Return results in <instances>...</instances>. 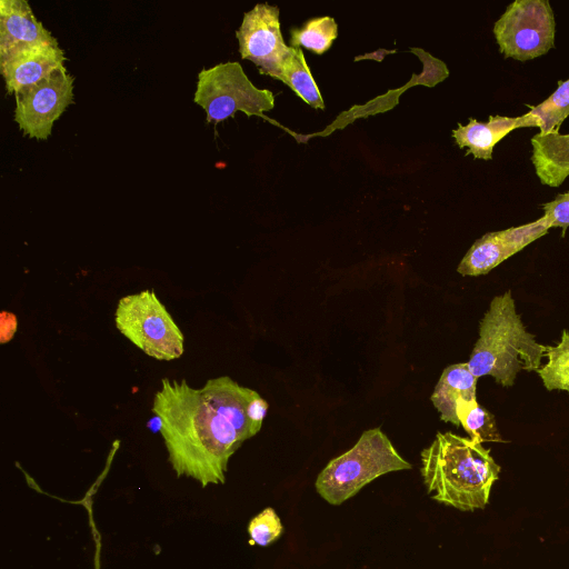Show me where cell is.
Listing matches in <instances>:
<instances>
[{"instance_id": "6da1fadb", "label": "cell", "mask_w": 569, "mask_h": 569, "mask_svg": "<svg viewBox=\"0 0 569 569\" xmlns=\"http://www.w3.org/2000/svg\"><path fill=\"white\" fill-rule=\"evenodd\" d=\"M254 393L228 376L211 378L199 389L186 379L161 380L151 410L178 477L202 487L224 483L229 459L258 433L247 415Z\"/></svg>"}, {"instance_id": "7a4b0ae2", "label": "cell", "mask_w": 569, "mask_h": 569, "mask_svg": "<svg viewBox=\"0 0 569 569\" xmlns=\"http://www.w3.org/2000/svg\"><path fill=\"white\" fill-rule=\"evenodd\" d=\"M500 466L470 438L438 432L421 451V476L431 499L460 511L485 509Z\"/></svg>"}, {"instance_id": "3957f363", "label": "cell", "mask_w": 569, "mask_h": 569, "mask_svg": "<svg viewBox=\"0 0 569 569\" xmlns=\"http://www.w3.org/2000/svg\"><path fill=\"white\" fill-rule=\"evenodd\" d=\"M546 352L547 346L526 329L508 290L491 300L467 363L477 378L491 376L511 387L520 371H538Z\"/></svg>"}, {"instance_id": "277c9868", "label": "cell", "mask_w": 569, "mask_h": 569, "mask_svg": "<svg viewBox=\"0 0 569 569\" xmlns=\"http://www.w3.org/2000/svg\"><path fill=\"white\" fill-rule=\"evenodd\" d=\"M411 469L380 428L363 431L356 445L331 459L317 476V492L339 506L380 476Z\"/></svg>"}, {"instance_id": "5b68a950", "label": "cell", "mask_w": 569, "mask_h": 569, "mask_svg": "<svg viewBox=\"0 0 569 569\" xmlns=\"http://www.w3.org/2000/svg\"><path fill=\"white\" fill-rule=\"evenodd\" d=\"M114 322L118 330L149 357L170 361L183 353V335L153 290L122 297Z\"/></svg>"}, {"instance_id": "8992f818", "label": "cell", "mask_w": 569, "mask_h": 569, "mask_svg": "<svg viewBox=\"0 0 569 569\" xmlns=\"http://www.w3.org/2000/svg\"><path fill=\"white\" fill-rule=\"evenodd\" d=\"M194 102L206 111L207 122L218 123L242 111L261 117L274 106L273 93L257 88L239 62H221L198 74Z\"/></svg>"}, {"instance_id": "52a82bcc", "label": "cell", "mask_w": 569, "mask_h": 569, "mask_svg": "<svg viewBox=\"0 0 569 569\" xmlns=\"http://www.w3.org/2000/svg\"><path fill=\"white\" fill-rule=\"evenodd\" d=\"M556 21L548 0H516L493 24L500 53L520 62L555 48Z\"/></svg>"}, {"instance_id": "ba28073f", "label": "cell", "mask_w": 569, "mask_h": 569, "mask_svg": "<svg viewBox=\"0 0 569 569\" xmlns=\"http://www.w3.org/2000/svg\"><path fill=\"white\" fill-rule=\"evenodd\" d=\"M16 94L14 120L26 136L47 139L54 121L73 101V78L66 67Z\"/></svg>"}, {"instance_id": "9c48e42d", "label": "cell", "mask_w": 569, "mask_h": 569, "mask_svg": "<svg viewBox=\"0 0 569 569\" xmlns=\"http://www.w3.org/2000/svg\"><path fill=\"white\" fill-rule=\"evenodd\" d=\"M279 13L277 6L258 3L243 14L236 31L241 58L250 60L261 73L274 79L290 49L282 38Z\"/></svg>"}, {"instance_id": "30bf717a", "label": "cell", "mask_w": 569, "mask_h": 569, "mask_svg": "<svg viewBox=\"0 0 569 569\" xmlns=\"http://www.w3.org/2000/svg\"><path fill=\"white\" fill-rule=\"evenodd\" d=\"M550 229L543 217L536 221L485 233L477 239L460 261L457 271L462 276L486 274Z\"/></svg>"}, {"instance_id": "8fae6325", "label": "cell", "mask_w": 569, "mask_h": 569, "mask_svg": "<svg viewBox=\"0 0 569 569\" xmlns=\"http://www.w3.org/2000/svg\"><path fill=\"white\" fill-rule=\"evenodd\" d=\"M58 43L18 44L0 50V71L8 93H17L64 67Z\"/></svg>"}, {"instance_id": "7c38bea8", "label": "cell", "mask_w": 569, "mask_h": 569, "mask_svg": "<svg viewBox=\"0 0 569 569\" xmlns=\"http://www.w3.org/2000/svg\"><path fill=\"white\" fill-rule=\"evenodd\" d=\"M532 127L537 126L529 112L518 117L489 116L487 122L470 118L467 124L458 123L452 137L460 149L468 148L466 156L487 161L492 159L495 146L511 131Z\"/></svg>"}, {"instance_id": "4fadbf2b", "label": "cell", "mask_w": 569, "mask_h": 569, "mask_svg": "<svg viewBox=\"0 0 569 569\" xmlns=\"http://www.w3.org/2000/svg\"><path fill=\"white\" fill-rule=\"evenodd\" d=\"M58 43L26 0H0V50L18 44Z\"/></svg>"}, {"instance_id": "5bb4252c", "label": "cell", "mask_w": 569, "mask_h": 569, "mask_svg": "<svg viewBox=\"0 0 569 569\" xmlns=\"http://www.w3.org/2000/svg\"><path fill=\"white\" fill-rule=\"evenodd\" d=\"M477 380L467 362L445 368L430 397L443 422L460 426L457 409L462 403L477 400Z\"/></svg>"}, {"instance_id": "9a60e30c", "label": "cell", "mask_w": 569, "mask_h": 569, "mask_svg": "<svg viewBox=\"0 0 569 569\" xmlns=\"http://www.w3.org/2000/svg\"><path fill=\"white\" fill-rule=\"evenodd\" d=\"M531 163L542 184L557 188L569 177V133H536L530 140Z\"/></svg>"}, {"instance_id": "2e32d148", "label": "cell", "mask_w": 569, "mask_h": 569, "mask_svg": "<svg viewBox=\"0 0 569 569\" xmlns=\"http://www.w3.org/2000/svg\"><path fill=\"white\" fill-rule=\"evenodd\" d=\"M276 79L289 86L312 108L325 109V102L321 93L311 76L301 48H293L290 46Z\"/></svg>"}, {"instance_id": "e0dca14e", "label": "cell", "mask_w": 569, "mask_h": 569, "mask_svg": "<svg viewBox=\"0 0 569 569\" xmlns=\"http://www.w3.org/2000/svg\"><path fill=\"white\" fill-rule=\"evenodd\" d=\"M539 133L560 132V127L569 116V78L559 81L557 89L537 106H528Z\"/></svg>"}, {"instance_id": "ac0fdd59", "label": "cell", "mask_w": 569, "mask_h": 569, "mask_svg": "<svg viewBox=\"0 0 569 569\" xmlns=\"http://www.w3.org/2000/svg\"><path fill=\"white\" fill-rule=\"evenodd\" d=\"M338 36V26L331 17L312 18L301 28L291 29L290 44L293 48L305 47L317 54H322Z\"/></svg>"}, {"instance_id": "d6986e66", "label": "cell", "mask_w": 569, "mask_h": 569, "mask_svg": "<svg viewBox=\"0 0 569 569\" xmlns=\"http://www.w3.org/2000/svg\"><path fill=\"white\" fill-rule=\"evenodd\" d=\"M457 417L470 439L479 443L502 441L493 415L482 408L477 400L459 406Z\"/></svg>"}, {"instance_id": "ffe728a7", "label": "cell", "mask_w": 569, "mask_h": 569, "mask_svg": "<svg viewBox=\"0 0 569 569\" xmlns=\"http://www.w3.org/2000/svg\"><path fill=\"white\" fill-rule=\"evenodd\" d=\"M547 363L537 371L547 390L569 392V331L563 330L556 346L547 347Z\"/></svg>"}, {"instance_id": "44dd1931", "label": "cell", "mask_w": 569, "mask_h": 569, "mask_svg": "<svg viewBox=\"0 0 569 569\" xmlns=\"http://www.w3.org/2000/svg\"><path fill=\"white\" fill-rule=\"evenodd\" d=\"M283 532L282 522L273 508L268 507L253 517L248 526L251 543L269 546L280 538Z\"/></svg>"}, {"instance_id": "7402d4cb", "label": "cell", "mask_w": 569, "mask_h": 569, "mask_svg": "<svg viewBox=\"0 0 569 569\" xmlns=\"http://www.w3.org/2000/svg\"><path fill=\"white\" fill-rule=\"evenodd\" d=\"M542 216L550 228H561L562 236L569 227V191L558 194L552 201L541 206Z\"/></svg>"}, {"instance_id": "603a6c76", "label": "cell", "mask_w": 569, "mask_h": 569, "mask_svg": "<svg viewBox=\"0 0 569 569\" xmlns=\"http://www.w3.org/2000/svg\"><path fill=\"white\" fill-rule=\"evenodd\" d=\"M267 401L263 398H261L260 395L256 391V393L249 401L247 415L252 427L257 432L261 429L262 421L267 415Z\"/></svg>"}, {"instance_id": "cb8c5ba5", "label": "cell", "mask_w": 569, "mask_h": 569, "mask_svg": "<svg viewBox=\"0 0 569 569\" xmlns=\"http://www.w3.org/2000/svg\"><path fill=\"white\" fill-rule=\"evenodd\" d=\"M18 328V320L14 313L2 311L0 313V343L9 342Z\"/></svg>"}]
</instances>
